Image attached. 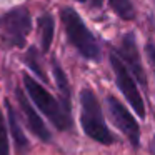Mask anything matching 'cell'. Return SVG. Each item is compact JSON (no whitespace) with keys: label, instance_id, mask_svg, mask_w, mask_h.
I'll return each instance as SVG.
<instances>
[{"label":"cell","instance_id":"1","mask_svg":"<svg viewBox=\"0 0 155 155\" xmlns=\"http://www.w3.org/2000/svg\"><path fill=\"white\" fill-rule=\"evenodd\" d=\"M80 124L84 132L92 138V140L98 142L102 145H110L115 142L114 135L110 134L107 124H105L104 114H102L100 104H98L95 94L90 88H84L80 92Z\"/></svg>","mask_w":155,"mask_h":155},{"label":"cell","instance_id":"13","mask_svg":"<svg viewBox=\"0 0 155 155\" xmlns=\"http://www.w3.org/2000/svg\"><path fill=\"white\" fill-rule=\"evenodd\" d=\"M0 155H8V135L2 110H0Z\"/></svg>","mask_w":155,"mask_h":155},{"label":"cell","instance_id":"8","mask_svg":"<svg viewBox=\"0 0 155 155\" xmlns=\"http://www.w3.org/2000/svg\"><path fill=\"white\" fill-rule=\"evenodd\" d=\"M17 100H18L20 110H22V114H24L25 122H27L28 128L32 130V134H34L35 137H38L40 140H44V142H50L52 135H50V132H48V128L45 127L44 120L38 117V114L34 110V107L30 105L28 98L25 97V94L22 90H17Z\"/></svg>","mask_w":155,"mask_h":155},{"label":"cell","instance_id":"14","mask_svg":"<svg viewBox=\"0 0 155 155\" xmlns=\"http://www.w3.org/2000/svg\"><path fill=\"white\" fill-rule=\"evenodd\" d=\"M147 54H148V60L152 64V68L155 72V45L153 44H148L147 45Z\"/></svg>","mask_w":155,"mask_h":155},{"label":"cell","instance_id":"2","mask_svg":"<svg viewBox=\"0 0 155 155\" xmlns=\"http://www.w3.org/2000/svg\"><path fill=\"white\" fill-rule=\"evenodd\" d=\"M24 85L27 88L28 97L34 100V104L42 110V114L58 128V130H67L70 128L72 120H70V110L62 105L50 92L45 87H42L38 82H35L32 77L24 75Z\"/></svg>","mask_w":155,"mask_h":155},{"label":"cell","instance_id":"5","mask_svg":"<svg viewBox=\"0 0 155 155\" xmlns=\"http://www.w3.org/2000/svg\"><path fill=\"white\" fill-rule=\"evenodd\" d=\"M110 64H112V67H114L115 80H117V85H118V88H120V92L128 100V104L132 105V108L137 112L138 117L143 118L145 117V105H143V100H142L140 92H138L137 85H135V82H134V77H132L130 70H128L127 65L124 64L120 55L114 54V52H112V55H110Z\"/></svg>","mask_w":155,"mask_h":155},{"label":"cell","instance_id":"7","mask_svg":"<svg viewBox=\"0 0 155 155\" xmlns=\"http://www.w3.org/2000/svg\"><path fill=\"white\" fill-rule=\"evenodd\" d=\"M120 58L124 60V64L127 65V68L135 75L138 82H142V85H147V77H145L143 67L140 62V54H138L137 44H135L134 34H127L122 40L120 47Z\"/></svg>","mask_w":155,"mask_h":155},{"label":"cell","instance_id":"16","mask_svg":"<svg viewBox=\"0 0 155 155\" xmlns=\"http://www.w3.org/2000/svg\"><path fill=\"white\" fill-rule=\"evenodd\" d=\"M78 2H88V0H78ZM92 2H94V4H100V2H102V0H92Z\"/></svg>","mask_w":155,"mask_h":155},{"label":"cell","instance_id":"15","mask_svg":"<svg viewBox=\"0 0 155 155\" xmlns=\"http://www.w3.org/2000/svg\"><path fill=\"white\" fill-rule=\"evenodd\" d=\"M152 155H155V137H153V142H152Z\"/></svg>","mask_w":155,"mask_h":155},{"label":"cell","instance_id":"17","mask_svg":"<svg viewBox=\"0 0 155 155\" xmlns=\"http://www.w3.org/2000/svg\"><path fill=\"white\" fill-rule=\"evenodd\" d=\"M153 2H155V0H153Z\"/></svg>","mask_w":155,"mask_h":155},{"label":"cell","instance_id":"9","mask_svg":"<svg viewBox=\"0 0 155 155\" xmlns=\"http://www.w3.org/2000/svg\"><path fill=\"white\" fill-rule=\"evenodd\" d=\"M38 28H40V44H42V50L47 52L50 48L52 38H54V18L48 14L40 15L38 18Z\"/></svg>","mask_w":155,"mask_h":155},{"label":"cell","instance_id":"10","mask_svg":"<svg viewBox=\"0 0 155 155\" xmlns=\"http://www.w3.org/2000/svg\"><path fill=\"white\" fill-rule=\"evenodd\" d=\"M5 105H7L8 122H10V128H12V134H14V138H15V145L18 147V150H24V148H27V138H25L24 132L20 130L18 118H17V115H15V110L10 105V102H5Z\"/></svg>","mask_w":155,"mask_h":155},{"label":"cell","instance_id":"11","mask_svg":"<svg viewBox=\"0 0 155 155\" xmlns=\"http://www.w3.org/2000/svg\"><path fill=\"white\" fill-rule=\"evenodd\" d=\"M54 74H55V82L58 85V90H60V102L67 110H70V90H68V82H67V77H65L64 70L60 68V65L57 62H54Z\"/></svg>","mask_w":155,"mask_h":155},{"label":"cell","instance_id":"12","mask_svg":"<svg viewBox=\"0 0 155 155\" xmlns=\"http://www.w3.org/2000/svg\"><path fill=\"white\" fill-rule=\"evenodd\" d=\"M110 7L124 20H132L135 17V10L130 0H110Z\"/></svg>","mask_w":155,"mask_h":155},{"label":"cell","instance_id":"4","mask_svg":"<svg viewBox=\"0 0 155 155\" xmlns=\"http://www.w3.org/2000/svg\"><path fill=\"white\" fill-rule=\"evenodd\" d=\"M30 30V14L27 8H15L0 18V47H22Z\"/></svg>","mask_w":155,"mask_h":155},{"label":"cell","instance_id":"6","mask_svg":"<svg viewBox=\"0 0 155 155\" xmlns=\"http://www.w3.org/2000/svg\"><path fill=\"white\" fill-rule=\"evenodd\" d=\"M107 108L115 127L130 140V143L134 147H138V143H140V127H138L137 120L134 118V115L127 110V107L118 98L110 95V97H107Z\"/></svg>","mask_w":155,"mask_h":155},{"label":"cell","instance_id":"3","mask_svg":"<svg viewBox=\"0 0 155 155\" xmlns=\"http://www.w3.org/2000/svg\"><path fill=\"white\" fill-rule=\"evenodd\" d=\"M64 27L67 30V37L72 42L75 48L84 55L85 58L90 60H98L100 57V48L95 40V37L92 35V32L87 28V25L82 22L80 15L74 10V8H64L60 12Z\"/></svg>","mask_w":155,"mask_h":155}]
</instances>
